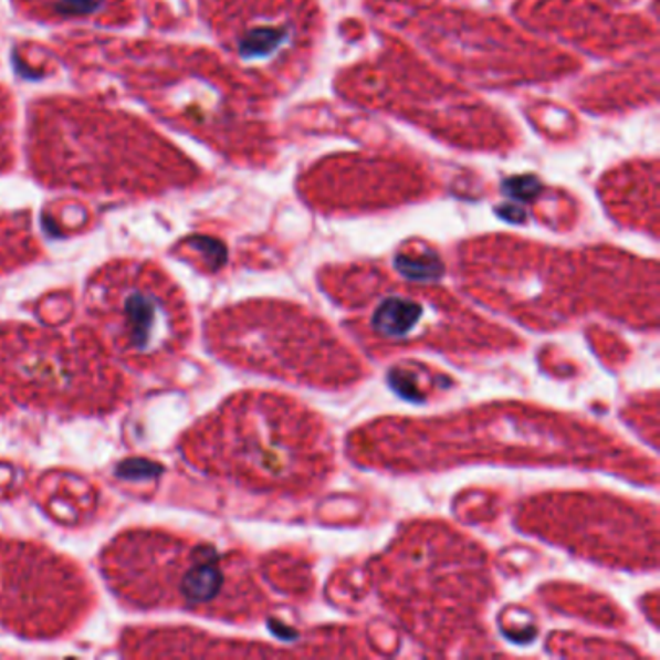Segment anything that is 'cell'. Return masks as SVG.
<instances>
[{
  "instance_id": "1",
  "label": "cell",
  "mask_w": 660,
  "mask_h": 660,
  "mask_svg": "<svg viewBox=\"0 0 660 660\" xmlns=\"http://www.w3.org/2000/svg\"><path fill=\"white\" fill-rule=\"evenodd\" d=\"M121 605L140 612L198 614L241 620L252 608V582L234 556L164 527H130L97 558Z\"/></svg>"
},
{
  "instance_id": "2",
  "label": "cell",
  "mask_w": 660,
  "mask_h": 660,
  "mask_svg": "<svg viewBox=\"0 0 660 660\" xmlns=\"http://www.w3.org/2000/svg\"><path fill=\"white\" fill-rule=\"evenodd\" d=\"M130 396L128 378L92 327L63 335L30 324H0V415L24 407L97 417L118 411Z\"/></svg>"
},
{
  "instance_id": "3",
  "label": "cell",
  "mask_w": 660,
  "mask_h": 660,
  "mask_svg": "<svg viewBox=\"0 0 660 660\" xmlns=\"http://www.w3.org/2000/svg\"><path fill=\"white\" fill-rule=\"evenodd\" d=\"M84 311L107 355L138 373L171 366L192 337L187 296L149 260L99 268L87 280Z\"/></svg>"
},
{
  "instance_id": "4",
  "label": "cell",
  "mask_w": 660,
  "mask_h": 660,
  "mask_svg": "<svg viewBox=\"0 0 660 660\" xmlns=\"http://www.w3.org/2000/svg\"><path fill=\"white\" fill-rule=\"evenodd\" d=\"M95 593L84 569L35 541L0 536V626L35 641L71 636Z\"/></svg>"
},
{
  "instance_id": "5",
  "label": "cell",
  "mask_w": 660,
  "mask_h": 660,
  "mask_svg": "<svg viewBox=\"0 0 660 660\" xmlns=\"http://www.w3.org/2000/svg\"><path fill=\"white\" fill-rule=\"evenodd\" d=\"M38 256V247L22 226L0 223V275L30 264Z\"/></svg>"
},
{
  "instance_id": "6",
  "label": "cell",
  "mask_w": 660,
  "mask_h": 660,
  "mask_svg": "<svg viewBox=\"0 0 660 660\" xmlns=\"http://www.w3.org/2000/svg\"><path fill=\"white\" fill-rule=\"evenodd\" d=\"M420 308L407 301H388L374 316V327L384 335H404L419 319Z\"/></svg>"
},
{
  "instance_id": "7",
  "label": "cell",
  "mask_w": 660,
  "mask_h": 660,
  "mask_svg": "<svg viewBox=\"0 0 660 660\" xmlns=\"http://www.w3.org/2000/svg\"><path fill=\"white\" fill-rule=\"evenodd\" d=\"M285 40H287L285 30H258V32L250 33L249 38L242 41V55H270L273 49L280 48Z\"/></svg>"
},
{
  "instance_id": "8",
  "label": "cell",
  "mask_w": 660,
  "mask_h": 660,
  "mask_svg": "<svg viewBox=\"0 0 660 660\" xmlns=\"http://www.w3.org/2000/svg\"><path fill=\"white\" fill-rule=\"evenodd\" d=\"M504 192L507 196H512L515 200L521 202H528L533 200L538 192H541V182L535 177H512V179L504 180Z\"/></svg>"
},
{
  "instance_id": "9",
  "label": "cell",
  "mask_w": 660,
  "mask_h": 660,
  "mask_svg": "<svg viewBox=\"0 0 660 660\" xmlns=\"http://www.w3.org/2000/svg\"><path fill=\"white\" fill-rule=\"evenodd\" d=\"M500 213L505 219H512V221H521V219L525 218V211L521 210V208H515V206H505L504 210H500Z\"/></svg>"
}]
</instances>
